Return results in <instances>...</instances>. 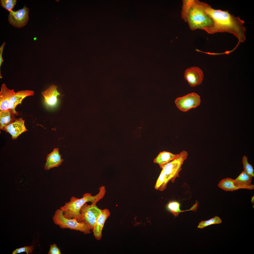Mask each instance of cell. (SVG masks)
<instances>
[{
	"instance_id": "1",
	"label": "cell",
	"mask_w": 254,
	"mask_h": 254,
	"mask_svg": "<svg viewBox=\"0 0 254 254\" xmlns=\"http://www.w3.org/2000/svg\"><path fill=\"white\" fill-rule=\"evenodd\" d=\"M204 12L213 20V26L210 34L218 32H228L233 34L238 40L235 50L240 43L246 40V28L243 26L244 21L238 17L235 16L228 11L215 9L207 3L200 2Z\"/></svg>"
},
{
	"instance_id": "2",
	"label": "cell",
	"mask_w": 254,
	"mask_h": 254,
	"mask_svg": "<svg viewBox=\"0 0 254 254\" xmlns=\"http://www.w3.org/2000/svg\"><path fill=\"white\" fill-rule=\"evenodd\" d=\"M181 16L187 22L190 29L204 30L210 34L214 24L213 20L203 11L200 2L197 0L183 1Z\"/></svg>"
},
{
	"instance_id": "3",
	"label": "cell",
	"mask_w": 254,
	"mask_h": 254,
	"mask_svg": "<svg viewBox=\"0 0 254 254\" xmlns=\"http://www.w3.org/2000/svg\"><path fill=\"white\" fill-rule=\"evenodd\" d=\"M106 192L105 186H102L99 187L98 193L95 195L92 196L90 193H86L80 198L72 196L69 202L66 203L60 209L63 211L66 218H75L79 222H83L80 212L82 206L88 202H91L92 204H96L103 197Z\"/></svg>"
},
{
	"instance_id": "4",
	"label": "cell",
	"mask_w": 254,
	"mask_h": 254,
	"mask_svg": "<svg viewBox=\"0 0 254 254\" xmlns=\"http://www.w3.org/2000/svg\"><path fill=\"white\" fill-rule=\"evenodd\" d=\"M52 219L54 224L62 229L68 228L82 232L84 234L91 233V230L83 222H79L75 218H67L64 215L63 211L60 209L55 211Z\"/></svg>"
},
{
	"instance_id": "5",
	"label": "cell",
	"mask_w": 254,
	"mask_h": 254,
	"mask_svg": "<svg viewBox=\"0 0 254 254\" xmlns=\"http://www.w3.org/2000/svg\"><path fill=\"white\" fill-rule=\"evenodd\" d=\"M188 155L187 152L183 150L180 153L176 158L160 167L165 174L167 183L170 181L174 183L176 178L179 177V173L182 170L181 166Z\"/></svg>"
},
{
	"instance_id": "6",
	"label": "cell",
	"mask_w": 254,
	"mask_h": 254,
	"mask_svg": "<svg viewBox=\"0 0 254 254\" xmlns=\"http://www.w3.org/2000/svg\"><path fill=\"white\" fill-rule=\"evenodd\" d=\"M102 210L96 204L88 205L86 203L81 208L80 212L82 222L86 224L91 230L93 229Z\"/></svg>"
},
{
	"instance_id": "7",
	"label": "cell",
	"mask_w": 254,
	"mask_h": 254,
	"mask_svg": "<svg viewBox=\"0 0 254 254\" xmlns=\"http://www.w3.org/2000/svg\"><path fill=\"white\" fill-rule=\"evenodd\" d=\"M200 96L197 93H192L183 97L177 98L175 103L177 107L184 112L199 106L200 103Z\"/></svg>"
},
{
	"instance_id": "8",
	"label": "cell",
	"mask_w": 254,
	"mask_h": 254,
	"mask_svg": "<svg viewBox=\"0 0 254 254\" xmlns=\"http://www.w3.org/2000/svg\"><path fill=\"white\" fill-rule=\"evenodd\" d=\"M29 10L24 5L23 8L14 11H10L8 17L10 24L16 28H20L25 26L29 20Z\"/></svg>"
},
{
	"instance_id": "9",
	"label": "cell",
	"mask_w": 254,
	"mask_h": 254,
	"mask_svg": "<svg viewBox=\"0 0 254 254\" xmlns=\"http://www.w3.org/2000/svg\"><path fill=\"white\" fill-rule=\"evenodd\" d=\"M184 76L190 86L194 87L201 84L204 75L202 71L199 68L193 67L185 70Z\"/></svg>"
},
{
	"instance_id": "10",
	"label": "cell",
	"mask_w": 254,
	"mask_h": 254,
	"mask_svg": "<svg viewBox=\"0 0 254 254\" xmlns=\"http://www.w3.org/2000/svg\"><path fill=\"white\" fill-rule=\"evenodd\" d=\"M57 86L52 85L41 93L44 98V103L48 107L52 108L55 107L58 103V96L61 95L57 90Z\"/></svg>"
},
{
	"instance_id": "11",
	"label": "cell",
	"mask_w": 254,
	"mask_h": 254,
	"mask_svg": "<svg viewBox=\"0 0 254 254\" xmlns=\"http://www.w3.org/2000/svg\"><path fill=\"white\" fill-rule=\"evenodd\" d=\"M24 122L22 118L16 119L14 122L6 127L4 130L11 135L12 139H16L22 133L28 131Z\"/></svg>"
},
{
	"instance_id": "12",
	"label": "cell",
	"mask_w": 254,
	"mask_h": 254,
	"mask_svg": "<svg viewBox=\"0 0 254 254\" xmlns=\"http://www.w3.org/2000/svg\"><path fill=\"white\" fill-rule=\"evenodd\" d=\"M110 214V212L108 209L102 210L92 230L93 235L96 240L99 241L102 238V231L105 222Z\"/></svg>"
},
{
	"instance_id": "13",
	"label": "cell",
	"mask_w": 254,
	"mask_h": 254,
	"mask_svg": "<svg viewBox=\"0 0 254 254\" xmlns=\"http://www.w3.org/2000/svg\"><path fill=\"white\" fill-rule=\"evenodd\" d=\"M34 91L29 90H23L18 91L11 98L9 102V108L15 115H18L19 113L16 111L15 108L18 104L21 103L23 99L26 97L33 96Z\"/></svg>"
},
{
	"instance_id": "14",
	"label": "cell",
	"mask_w": 254,
	"mask_h": 254,
	"mask_svg": "<svg viewBox=\"0 0 254 254\" xmlns=\"http://www.w3.org/2000/svg\"><path fill=\"white\" fill-rule=\"evenodd\" d=\"M15 93L14 89L8 88L5 84H2L0 92V111L10 109V100Z\"/></svg>"
},
{
	"instance_id": "15",
	"label": "cell",
	"mask_w": 254,
	"mask_h": 254,
	"mask_svg": "<svg viewBox=\"0 0 254 254\" xmlns=\"http://www.w3.org/2000/svg\"><path fill=\"white\" fill-rule=\"evenodd\" d=\"M61 156L59 153V149L54 148L53 151L47 156L46 162L44 166L45 170H49L60 166L64 161Z\"/></svg>"
},
{
	"instance_id": "16",
	"label": "cell",
	"mask_w": 254,
	"mask_h": 254,
	"mask_svg": "<svg viewBox=\"0 0 254 254\" xmlns=\"http://www.w3.org/2000/svg\"><path fill=\"white\" fill-rule=\"evenodd\" d=\"M252 178V177L243 171L234 180L236 186L240 189L252 190L254 189V185L251 183Z\"/></svg>"
},
{
	"instance_id": "17",
	"label": "cell",
	"mask_w": 254,
	"mask_h": 254,
	"mask_svg": "<svg viewBox=\"0 0 254 254\" xmlns=\"http://www.w3.org/2000/svg\"><path fill=\"white\" fill-rule=\"evenodd\" d=\"M15 114L10 109L0 111V128L4 130L5 128L14 122L16 119Z\"/></svg>"
},
{
	"instance_id": "18",
	"label": "cell",
	"mask_w": 254,
	"mask_h": 254,
	"mask_svg": "<svg viewBox=\"0 0 254 254\" xmlns=\"http://www.w3.org/2000/svg\"><path fill=\"white\" fill-rule=\"evenodd\" d=\"M179 154H175L170 152L164 151L160 152L154 159V162L161 167L178 157Z\"/></svg>"
},
{
	"instance_id": "19",
	"label": "cell",
	"mask_w": 254,
	"mask_h": 254,
	"mask_svg": "<svg viewBox=\"0 0 254 254\" xmlns=\"http://www.w3.org/2000/svg\"><path fill=\"white\" fill-rule=\"evenodd\" d=\"M218 187L226 191H233L240 188L236 186L234 179L230 178H227L221 180L218 183Z\"/></svg>"
},
{
	"instance_id": "20",
	"label": "cell",
	"mask_w": 254,
	"mask_h": 254,
	"mask_svg": "<svg viewBox=\"0 0 254 254\" xmlns=\"http://www.w3.org/2000/svg\"><path fill=\"white\" fill-rule=\"evenodd\" d=\"M165 174L162 170L155 186V188L157 190L163 191L166 188L167 184Z\"/></svg>"
},
{
	"instance_id": "21",
	"label": "cell",
	"mask_w": 254,
	"mask_h": 254,
	"mask_svg": "<svg viewBox=\"0 0 254 254\" xmlns=\"http://www.w3.org/2000/svg\"><path fill=\"white\" fill-rule=\"evenodd\" d=\"M180 204L176 202H172L169 203L167 206L168 209L175 215L177 216L181 212L189 210H195L194 207L193 206L190 209L182 211L180 209Z\"/></svg>"
},
{
	"instance_id": "22",
	"label": "cell",
	"mask_w": 254,
	"mask_h": 254,
	"mask_svg": "<svg viewBox=\"0 0 254 254\" xmlns=\"http://www.w3.org/2000/svg\"><path fill=\"white\" fill-rule=\"evenodd\" d=\"M222 220L217 216L209 220L206 221H202L200 222L198 227L202 229L209 225L214 224H219L222 223Z\"/></svg>"
},
{
	"instance_id": "23",
	"label": "cell",
	"mask_w": 254,
	"mask_h": 254,
	"mask_svg": "<svg viewBox=\"0 0 254 254\" xmlns=\"http://www.w3.org/2000/svg\"><path fill=\"white\" fill-rule=\"evenodd\" d=\"M244 171L251 177H254V170L252 166L248 161L247 157L244 156L242 159Z\"/></svg>"
},
{
	"instance_id": "24",
	"label": "cell",
	"mask_w": 254,
	"mask_h": 254,
	"mask_svg": "<svg viewBox=\"0 0 254 254\" xmlns=\"http://www.w3.org/2000/svg\"><path fill=\"white\" fill-rule=\"evenodd\" d=\"M16 0H0L1 5L9 12L12 11L16 4Z\"/></svg>"
},
{
	"instance_id": "25",
	"label": "cell",
	"mask_w": 254,
	"mask_h": 254,
	"mask_svg": "<svg viewBox=\"0 0 254 254\" xmlns=\"http://www.w3.org/2000/svg\"><path fill=\"white\" fill-rule=\"evenodd\" d=\"M33 248L32 246H25L23 247L16 249L13 252L12 254H15L22 252H26L27 254H31L33 252Z\"/></svg>"
},
{
	"instance_id": "26",
	"label": "cell",
	"mask_w": 254,
	"mask_h": 254,
	"mask_svg": "<svg viewBox=\"0 0 254 254\" xmlns=\"http://www.w3.org/2000/svg\"><path fill=\"white\" fill-rule=\"evenodd\" d=\"M48 254H61V251L58 248L56 244L53 243L52 245H50V248L48 252Z\"/></svg>"
},
{
	"instance_id": "27",
	"label": "cell",
	"mask_w": 254,
	"mask_h": 254,
	"mask_svg": "<svg viewBox=\"0 0 254 254\" xmlns=\"http://www.w3.org/2000/svg\"><path fill=\"white\" fill-rule=\"evenodd\" d=\"M5 43V42H4L0 48V68L1 64L3 61V58L2 55Z\"/></svg>"
},
{
	"instance_id": "28",
	"label": "cell",
	"mask_w": 254,
	"mask_h": 254,
	"mask_svg": "<svg viewBox=\"0 0 254 254\" xmlns=\"http://www.w3.org/2000/svg\"><path fill=\"white\" fill-rule=\"evenodd\" d=\"M254 196H253V197L252 198H251V202H252V204H254Z\"/></svg>"
}]
</instances>
